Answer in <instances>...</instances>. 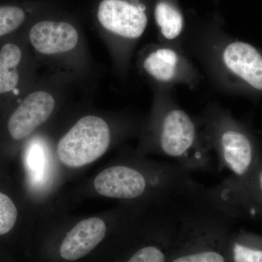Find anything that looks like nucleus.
Instances as JSON below:
<instances>
[{"mask_svg":"<svg viewBox=\"0 0 262 262\" xmlns=\"http://www.w3.org/2000/svg\"><path fill=\"white\" fill-rule=\"evenodd\" d=\"M37 63L24 31L0 42V110L37 82Z\"/></svg>","mask_w":262,"mask_h":262,"instance_id":"nucleus-6","label":"nucleus"},{"mask_svg":"<svg viewBox=\"0 0 262 262\" xmlns=\"http://www.w3.org/2000/svg\"><path fill=\"white\" fill-rule=\"evenodd\" d=\"M61 85L35 82L0 110V149H15L51 118L62 99Z\"/></svg>","mask_w":262,"mask_h":262,"instance_id":"nucleus-3","label":"nucleus"},{"mask_svg":"<svg viewBox=\"0 0 262 262\" xmlns=\"http://www.w3.org/2000/svg\"><path fill=\"white\" fill-rule=\"evenodd\" d=\"M112 143L111 127L99 115H84L60 138L56 144L58 159L62 165L79 168L101 158Z\"/></svg>","mask_w":262,"mask_h":262,"instance_id":"nucleus-4","label":"nucleus"},{"mask_svg":"<svg viewBox=\"0 0 262 262\" xmlns=\"http://www.w3.org/2000/svg\"><path fill=\"white\" fill-rule=\"evenodd\" d=\"M18 217V208L14 199L8 192L0 189V238L14 230Z\"/></svg>","mask_w":262,"mask_h":262,"instance_id":"nucleus-14","label":"nucleus"},{"mask_svg":"<svg viewBox=\"0 0 262 262\" xmlns=\"http://www.w3.org/2000/svg\"><path fill=\"white\" fill-rule=\"evenodd\" d=\"M227 227L223 188L194 184L181 200L168 262H229Z\"/></svg>","mask_w":262,"mask_h":262,"instance_id":"nucleus-1","label":"nucleus"},{"mask_svg":"<svg viewBox=\"0 0 262 262\" xmlns=\"http://www.w3.org/2000/svg\"><path fill=\"white\" fill-rule=\"evenodd\" d=\"M107 225L100 217L84 219L67 232L59 247L62 259L75 261L94 251L106 237Z\"/></svg>","mask_w":262,"mask_h":262,"instance_id":"nucleus-9","label":"nucleus"},{"mask_svg":"<svg viewBox=\"0 0 262 262\" xmlns=\"http://www.w3.org/2000/svg\"><path fill=\"white\" fill-rule=\"evenodd\" d=\"M155 16L162 34L166 39H176L180 35L183 29V17L172 5L164 2L158 3L155 8Z\"/></svg>","mask_w":262,"mask_h":262,"instance_id":"nucleus-13","label":"nucleus"},{"mask_svg":"<svg viewBox=\"0 0 262 262\" xmlns=\"http://www.w3.org/2000/svg\"><path fill=\"white\" fill-rule=\"evenodd\" d=\"M29 47L37 61L60 66L74 65L84 49V40L73 24L63 20H43L24 31Z\"/></svg>","mask_w":262,"mask_h":262,"instance_id":"nucleus-5","label":"nucleus"},{"mask_svg":"<svg viewBox=\"0 0 262 262\" xmlns=\"http://www.w3.org/2000/svg\"><path fill=\"white\" fill-rule=\"evenodd\" d=\"M229 70L254 89L262 91V57L251 45L242 42L229 44L223 53Z\"/></svg>","mask_w":262,"mask_h":262,"instance_id":"nucleus-10","label":"nucleus"},{"mask_svg":"<svg viewBox=\"0 0 262 262\" xmlns=\"http://www.w3.org/2000/svg\"><path fill=\"white\" fill-rule=\"evenodd\" d=\"M258 184H259L260 190L262 193V170L260 172L259 177H258Z\"/></svg>","mask_w":262,"mask_h":262,"instance_id":"nucleus-16","label":"nucleus"},{"mask_svg":"<svg viewBox=\"0 0 262 262\" xmlns=\"http://www.w3.org/2000/svg\"><path fill=\"white\" fill-rule=\"evenodd\" d=\"M220 157L222 165H225L234 175L244 176L252 164L251 141L239 131H224L220 138Z\"/></svg>","mask_w":262,"mask_h":262,"instance_id":"nucleus-11","label":"nucleus"},{"mask_svg":"<svg viewBox=\"0 0 262 262\" xmlns=\"http://www.w3.org/2000/svg\"><path fill=\"white\" fill-rule=\"evenodd\" d=\"M177 53L169 48H160L149 53L143 63L144 70L155 80L169 82L175 77L178 66Z\"/></svg>","mask_w":262,"mask_h":262,"instance_id":"nucleus-12","label":"nucleus"},{"mask_svg":"<svg viewBox=\"0 0 262 262\" xmlns=\"http://www.w3.org/2000/svg\"><path fill=\"white\" fill-rule=\"evenodd\" d=\"M195 139V125L185 112L172 110L164 117L159 140L163 154L180 160L179 164L187 168L185 160Z\"/></svg>","mask_w":262,"mask_h":262,"instance_id":"nucleus-8","label":"nucleus"},{"mask_svg":"<svg viewBox=\"0 0 262 262\" xmlns=\"http://www.w3.org/2000/svg\"><path fill=\"white\" fill-rule=\"evenodd\" d=\"M98 23L106 32L125 39H136L145 32L144 9L125 0H102L97 10Z\"/></svg>","mask_w":262,"mask_h":262,"instance_id":"nucleus-7","label":"nucleus"},{"mask_svg":"<svg viewBox=\"0 0 262 262\" xmlns=\"http://www.w3.org/2000/svg\"><path fill=\"white\" fill-rule=\"evenodd\" d=\"M234 262H262V251L234 243L232 247Z\"/></svg>","mask_w":262,"mask_h":262,"instance_id":"nucleus-15","label":"nucleus"},{"mask_svg":"<svg viewBox=\"0 0 262 262\" xmlns=\"http://www.w3.org/2000/svg\"><path fill=\"white\" fill-rule=\"evenodd\" d=\"M191 171L179 163H155L145 167L117 164L97 174L94 188L97 194L105 198L155 202L190 185L193 182Z\"/></svg>","mask_w":262,"mask_h":262,"instance_id":"nucleus-2","label":"nucleus"}]
</instances>
